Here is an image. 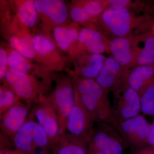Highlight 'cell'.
<instances>
[{
	"mask_svg": "<svg viewBox=\"0 0 154 154\" xmlns=\"http://www.w3.org/2000/svg\"><path fill=\"white\" fill-rule=\"evenodd\" d=\"M147 146L154 148V120L150 124V129L147 139Z\"/></svg>",
	"mask_w": 154,
	"mask_h": 154,
	"instance_id": "cell-30",
	"label": "cell"
},
{
	"mask_svg": "<svg viewBox=\"0 0 154 154\" xmlns=\"http://www.w3.org/2000/svg\"><path fill=\"white\" fill-rule=\"evenodd\" d=\"M36 102L29 116L42 128L53 149L59 142L62 135L57 116L46 98L40 97Z\"/></svg>",
	"mask_w": 154,
	"mask_h": 154,
	"instance_id": "cell-6",
	"label": "cell"
},
{
	"mask_svg": "<svg viewBox=\"0 0 154 154\" xmlns=\"http://www.w3.org/2000/svg\"><path fill=\"white\" fill-rule=\"evenodd\" d=\"M0 154H20L19 152L17 151V150H11L9 149H7L6 148H5L1 149L0 151Z\"/></svg>",
	"mask_w": 154,
	"mask_h": 154,
	"instance_id": "cell-32",
	"label": "cell"
},
{
	"mask_svg": "<svg viewBox=\"0 0 154 154\" xmlns=\"http://www.w3.org/2000/svg\"><path fill=\"white\" fill-rule=\"evenodd\" d=\"M113 103L112 106L113 125L139 115L141 112L140 96L127 84L112 92Z\"/></svg>",
	"mask_w": 154,
	"mask_h": 154,
	"instance_id": "cell-5",
	"label": "cell"
},
{
	"mask_svg": "<svg viewBox=\"0 0 154 154\" xmlns=\"http://www.w3.org/2000/svg\"><path fill=\"white\" fill-rule=\"evenodd\" d=\"M32 42L33 48L40 55L47 54L55 48L52 42L42 35H35L32 38Z\"/></svg>",
	"mask_w": 154,
	"mask_h": 154,
	"instance_id": "cell-26",
	"label": "cell"
},
{
	"mask_svg": "<svg viewBox=\"0 0 154 154\" xmlns=\"http://www.w3.org/2000/svg\"><path fill=\"white\" fill-rule=\"evenodd\" d=\"M36 11L33 1L27 0L19 6L18 10V17L20 21L27 27H32L36 24Z\"/></svg>",
	"mask_w": 154,
	"mask_h": 154,
	"instance_id": "cell-22",
	"label": "cell"
},
{
	"mask_svg": "<svg viewBox=\"0 0 154 154\" xmlns=\"http://www.w3.org/2000/svg\"><path fill=\"white\" fill-rule=\"evenodd\" d=\"M8 61L9 68L26 74L30 70V64L25 57L16 51H11L8 56Z\"/></svg>",
	"mask_w": 154,
	"mask_h": 154,
	"instance_id": "cell-25",
	"label": "cell"
},
{
	"mask_svg": "<svg viewBox=\"0 0 154 154\" xmlns=\"http://www.w3.org/2000/svg\"><path fill=\"white\" fill-rule=\"evenodd\" d=\"M133 154H149V147L147 146L144 148L137 150Z\"/></svg>",
	"mask_w": 154,
	"mask_h": 154,
	"instance_id": "cell-34",
	"label": "cell"
},
{
	"mask_svg": "<svg viewBox=\"0 0 154 154\" xmlns=\"http://www.w3.org/2000/svg\"><path fill=\"white\" fill-rule=\"evenodd\" d=\"M150 13L154 17V1H147Z\"/></svg>",
	"mask_w": 154,
	"mask_h": 154,
	"instance_id": "cell-33",
	"label": "cell"
},
{
	"mask_svg": "<svg viewBox=\"0 0 154 154\" xmlns=\"http://www.w3.org/2000/svg\"><path fill=\"white\" fill-rule=\"evenodd\" d=\"M106 57L103 54L90 53L78 56L76 59V75L96 80L104 66Z\"/></svg>",
	"mask_w": 154,
	"mask_h": 154,
	"instance_id": "cell-14",
	"label": "cell"
},
{
	"mask_svg": "<svg viewBox=\"0 0 154 154\" xmlns=\"http://www.w3.org/2000/svg\"><path fill=\"white\" fill-rule=\"evenodd\" d=\"M5 79L8 85L29 107L36 100L37 85L28 75L11 68L7 69Z\"/></svg>",
	"mask_w": 154,
	"mask_h": 154,
	"instance_id": "cell-11",
	"label": "cell"
},
{
	"mask_svg": "<svg viewBox=\"0 0 154 154\" xmlns=\"http://www.w3.org/2000/svg\"><path fill=\"white\" fill-rule=\"evenodd\" d=\"M72 80L75 94L85 107L94 123L112 124V107L108 93L93 79L76 75Z\"/></svg>",
	"mask_w": 154,
	"mask_h": 154,
	"instance_id": "cell-2",
	"label": "cell"
},
{
	"mask_svg": "<svg viewBox=\"0 0 154 154\" xmlns=\"http://www.w3.org/2000/svg\"><path fill=\"white\" fill-rule=\"evenodd\" d=\"M108 0H93L83 2L71 10L72 19L77 22H85L94 19L95 21L107 7Z\"/></svg>",
	"mask_w": 154,
	"mask_h": 154,
	"instance_id": "cell-17",
	"label": "cell"
},
{
	"mask_svg": "<svg viewBox=\"0 0 154 154\" xmlns=\"http://www.w3.org/2000/svg\"><path fill=\"white\" fill-rule=\"evenodd\" d=\"M128 69L122 66L110 56L106 57L104 66L96 82L109 94L127 84Z\"/></svg>",
	"mask_w": 154,
	"mask_h": 154,
	"instance_id": "cell-10",
	"label": "cell"
},
{
	"mask_svg": "<svg viewBox=\"0 0 154 154\" xmlns=\"http://www.w3.org/2000/svg\"><path fill=\"white\" fill-rule=\"evenodd\" d=\"M29 107L25 102L19 100L0 116V127L2 134L12 140L26 122Z\"/></svg>",
	"mask_w": 154,
	"mask_h": 154,
	"instance_id": "cell-12",
	"label": "cell"
},
{
	"mask_svg": "<svg viewBox=\"0 0 154 154\" xmlns=\"http://www.w3.org/2000/svg\"><path fill=\"white\" fill-rule=\"evenodd\" d=\"M109 46L111 56L119 64L127 69L134 66V36L113 38L109 42Z\"/></svg>",
	"mask_w": 154,
	"mask_h": 154,
	"instance_id": "cell-13",
	"label": "cell"
},
{
	"mask_svg": "<svg viewBox=\"0 0 154 154\" xmlns=\"http://www.w3.org/2000/svg\"><path fill=\"white\" fill-rule=\"evenodd\" d=\"M89 142L82 138L66 132L53 149V154H89Z\"/></svg>",
	"mask_w": 154,
	"mask_h": 154,
	"instance_id": "cell-19",
	"label": "cell"
},
{
	"mask_svg": "<svg viewBox=\"0 0 154 154\" xmlns=\"http://www.w3.org/2000/svg\"><path fill=\"white\" fill-rule=\"evenodd\" d=\"M149 32L151 33L152 35L154 36V18L153 20L151 27L150 29L149 30Z\"/></svg>",
	"mask_w": 154,
	"mask_h": 154,
	"instance_id": "cell-35",
	"label": "cell"
},
{
	"mask_svg": "<svg viewBox=\"0 0 154 154\" xmlns=\"http://www.w3.org/2000/svg\"><path fill=\"white\" fill-rule=\"evenodd\" d=\"M46 99L57 113L62 134H65L69 116L75 102L72 79L63 78L59 80L55 90Z\"/></svg>",
	"mask_w": 154,
	"mask_h": 154,
	"instance_id": "cell-4",
	"label": "cell"
},
{
	"mask_svg": "<svg viewBox=\"0 0 154 154\" xmlns=\"http://www.w3.org/2000/svg\"><path fill=\"white\" fill-rule=\"evenodd\" d=\"M94 123L85 107L75 94L74 105L69 116L66 132L90 142L94 131Z\"/></svg>",
	"mask_w": 154,
	"mask_h": 154,
	"instance_id": "cell-9",
	"label": "cell"
},
{
	"mask_svg": "<svg viewBox=\"0 0 154 154\" xmlns=\"http://www.w3.org/2000/svg\"><path fill=\"white\" fill-rule=\"evenodd\" d=\"M36 11L46 15L56 23L60 24L66 20L68 16L66 5L61 0L33 1Z\"/></svg>",
	"mask_w": 154,
	"mask_h": 154,
	"instance_id": "cell-20",
	"label": "cell"
},
{
	"mask_svg": "<svg viewBox=\"0 0 154 154\" xmlns=\"http://www.w3.org/2000/svg\"><path fill=\"white\" fill-rule=\"evenodd\" d=\"M9 42L15 51L24 57L32 58L34 57L33 50L22 39L16 36H12L10 37Z\"/></svg>",
	"mask_w": 154,
	"mask_h": 154,
	"instance_id": "cell-27",
	"label": "cell"
},
{
	"mask_svg": "<svg viewBox=\"0 0 154 154\" xmlns=\"http://www.w3.org/2000/svg\"><path fill=\"white\" fill-rule=\"evenodd\" d=\"M90 141L104 154H123L127 146L116 128L108 123L98 124Z\"/></svg>",
	"mask_w": 154,
	"mask_h": 154,
	"instance_id": "cell-8",
	"label": "cell"
},
{
	"mask_svg": "<svg viewBox=\"0 0 154 154\" xmlns=\"http://www.w3.org/2000/svg\"><path fill=\"white\" fill-rule=\"evenodd\" d=\"M20 99L9 86L0 88V115L15 105Z\"/></svg>",
	"mask_w": 154,
	"mask_h": 154,
	"instance_id": "cell-24",
	"label": "cell"
},
{
	"mask_svg": "<svg viewBox=\"0 0 154 154\" xmlns=\"http://www.w3.org/2000/svg\"><path fill=\"white\" fill-rule=\"evenodd\" d=\"M8 56L5 51L3 48L0 49V79H5L7 72V65L8 64Z\"/></svg>",
	"mask_w": 154,
	"mask_h": 154,
	"instance_id": "cell-29",
	"label": "cell"
},
{
	"mask_svg": "<svg viewBox=\"0 0 154 154\" xmlns=\"http://www.w3.org/2000/svg\"><path fill=\"white\" fill-rule=\"evenodd\" d=\"M79 33L76 28L56 27L54 30V37L58 45L63 50L69 48L72 42L78 39Z\"/></svg>",
	"mask_w": 154,
	"mask_h": 154,
	"instance_id": "cell-21",
	"label": "cell"
},
{
	"mask_svg": "<svg viewBox=\"0 0 154 154\" xmlns=\"http://www.w3.org/2000/svg\"><path fill=\"white\" fill-rule=\"evenodd\" d=\"M141 112L149 116H154V79L140 95Z\"/></svg>",
	"mask_w": 154,
	"mask_h": 154,
	"instance_id": "cell-23",
	"label": "cell"
},
{
	"mask_svg": "<svg viewBox=\"0 0 154 154\" xmlns=\"http://www.w3.org/2000/svg\"><path fill=\"white\" fill-rule=\"evenodd\" d=\"M114 126V125H113ZM127 146L136 151L147 146L150 124L143 116H137L114 125Z\"/></svg>",
	"mask_w": 154,
	"mask_h": 154,
	"instance_id": "cell-7",
	"label": "cell"
},
{
	"mask_svg": "<svg viewBox=\"0 0 154 154\" xmlns=\"http://www.w3.org/2000/svg\"><path fill=\"white\" fill-rule=\"evenodd\" d=\"M154 18L146 1H135L129 8H106L96 19V28L109 42L113 38L148 32Z\"/></svg>",
	"mask_w": 154,
	"mask_h": 154,
	"instance_id": "cell-1",
	"label": "cell"
},
{
	"mask_svg": "<svg viewBox=\"0 0 154 154\" xmlns=\"http://www.w3.org/2000/svg\"><path fill=\"white\" fill-rule=\"evenodd\" d=\"M78 40L90 53L103 54L105 52L110 53L109 42L96 28L81 29Z\"/></svg>",
	"mask_w": 154,
	"mask_h": 154,
	"instance_id": "cell-16",
	"label": "cell"
},
{
	"mask_svg": "<svg viewBox=\"0 0 154 154\" xmlns=\"http://www.w3.org/2000/svg\"><path fill=\"white\" fill-rule=\"evenodd\" d=\"M134 2L131 0H108L107 8L113 9L128 8L133 5Z\"/></svg>",
	"mask_w": 154,
	"mask_h": 154,
	"instance_id": "cell-28",
	"label": "cell"
},
{
	"mask_svg": "<svg viewBox=\"0 0 154 154\" xmlns=\"http://www.w3.org/2000/svg\"><path fill=\"white\" fill-rule=\"evenodd\" d=\"M89 154H104L100 151L90 141L89 143Z\"/></svg>",
	"mask_w": 154,
	"mask_h": 154,
	"instance_id": "cell-31",
	"label": "cell"
},
{
	"mask_svg": "<svg viewBox=\"0 0 154 154\" xmlns=\"http://www.w3.org/2000/svg\"><path fill=\"white\" fill-rule=\"evenodd\" d=\"M149 154H154V148L149 147Z\"/></svg>",
	"mask_w": 154,
	"mask_h": 154,
	"instance_id": "cell-36",
	"label": "cell"
},
{
	"mask_svg": "<svg viewBox=\"0 0 154 154\" xmlns=\"http://www.w3.org/2000/svg\"><path fill=\"white\" fill-rule=\"evenodd\" d=\"M154 79L153 65H139L128 69V85L140 95Z\"/></svg>",
	"mask_w": 154,
	"mask_h": 154,
	"instance_id": "cell-18",
	"label": "cell"
},
{
	"mask_svg": "<svg viewBox=\"0 0 154 154\" xmlns=\"http://www.w3.org/2000/svg\"><path fill=\"white\" fill-rule=\"evenodd\" d=\"M134 66L154 65V36L149 32L134 36Z\"/></svg>",
	"mask_w": 154,
	"mask_h": 154,
	"instance_id": "cell-15",
	"label": "cell"
},
{
	"mask_svg": "<svg viewBox=\"0 0 154 154\" xmlns=\"http://www.w3.org/2000/svg\"><path fill=\"white\" fill-rule=\"evenodd\" d=\"M12 141L20 154H47L53 150L44 131L29 116Z\"/></svg>",
	"mask_w": 154,
	"mask_h": 154,
	"instance_id": "cell-3",
	"label": "cell"
}]
</instances>
